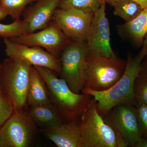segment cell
I'll return each instance as SVG.
<instances>
[{
    "label": "cell",
    "instance_id": "cell-1",
    "mask_svg": "<svg viewBox=\"0 0 147 147\" xmlns=\"http://www.w3.org/2000/svg\"><path fill=\"white\" fill-rule=\"evenodd\" d=\"M147 56V40L145 39L141 50L136 56L128 55L125 71L113 87L103 91H95L86 88L83 90L82 93L90 95L96 100L97 111L101 117L120 104L137 105L134 83L141 72L142 62Z\"/></svg>",
    "mask_w": 147,
    "mask_h": 147
},
{
    "label": "cell",
    "instance_id": "cell-2",
    "mask_svg": "<svg viewBox=\"0 0 147 147\" xmlns=\"http://www.w3.org/2000/svg\"><path fill=\"white\" fill-rule=\"evenodd\" d=\"M47 85L51 102L57 109L64 122L78 121L86 109L92 96L70 90L68 85L55 71L40 66H34Z\"/></svg>",
    "mask_w": 147,
    "mask_h": 147
},
{
    "label": "cell",
    "instance_id": "cell-3",
    "mask_svg": "<svg viewBox=\"0 0 147 147\" xmlns=\"http://www.w3.org/2000/svg\"><path fill=\"white\" fill-rule=\"evenodd\" d=\"M32 66L11 58L6 59L0 70V88L10 98L15 111L26 109Z\"/></svg>",
    "mask_w": 147,
    "mask_h": 147
},
{
    "label": "cell",
    "instance_id": "cell-4",
    "mask_svg": "<svg viewBox=\"0 0 147 147\" xmlns=\"http://www.w3.org/2000/svg\"><path fill=\"white\" fill-rule=\"evenodd\" d=\"M126 65V61L117 56L86 57L84 88L95 91L109 89L121 79Z\"/></svg>",
    "mask_w": 147,
    "mask_h": 147
},
{
    "label": "cell",
    "instance_id": "cell-5",
    "mask_svg": "<svg viewBox=\"0 0 147 147\" xmlns=\"http://www.w3.org/2000/svg\"><path fill=\"white\" fill-rule=\"evenodd\" d=\"M92 97L79 119L83 147H117L115 133L98 114Z\"/></svg>",
    "mask_w": 147,
    "mask_h": 147
},
{
    "label": "cell",
    "instance_id": "cell-6",
    "mask_svg": "<svg viewBox=\"0 0 147 147\" xmlns=\"http://www.w3.org/2000/svg\"><path fill=\"white\" fill-rule=\"evenodd\" d=\"M37 129L26 109L15 111L0 127V147L31 146Z\"/></svg>",
    "mask_w": 147,
    "mask_h": 147
},
{
    "label": "cell",
    "instance_id": "cell-7",
    "mask_svg": "<svg viewBox=\"0 0 147 147\" xmlns=\"http://www.w3.org/2000/svg\"><path fill=\"white\" fill-rule=\"evenodd\" d=\"M86 59V42L71 41L61 54L60 78L75 93H81L85 87Z\"/></svg>",
    "mask_w": 147,
    "mask_h": 147
},
{
    "label": "cell",
    "instance_id": "cell-8",
    "mask_svg": "<svg viewBox=\"0 0 147 147\" xmlns=\"http://www.w3.org/2000/svg\"><path fill=\"white\" fill-rule=\"evenodd\" d=\"M115 132L121 134L128 147H134L142 138L136 106L120 104L102 117Z\"/></svg>",
    "mask_w": 147,
    "mask_h": 147
},
{
    "label": "cell",
    "instance_id": "cell-9",
    "mask_svg": "<svg viewBox=\"0 0 147 147\" xmlns=\"http://www.w3.org/2000/svg\"><path fill=\"white\" fill-rule=\"evenodd\" d=\"M105 1L94 14L86 42V57H116L110 45L109 22L105 13Z\"/></svg>",
    "mask_w": 147,
    "mask_h": 147
},
{
    "label": "cell",
    "instance_id": "cell-10",
    "mask_svg": "<svg viewBox=\"0 0 147 147\" xmlns=\"http://www.w3.org/2000/svg\"><path fill=\"white\" fill-rule=\"evenodd\" d=\"M4 43L6 55L9 58L32 66L46 67L59 74L60 73V60L42 47L21 44L9 38H4Z\"/></svg>",
    "mask_w": 147,
    "mask_h": 147
},
{
    "label": "cell",
    "instance_id": "cell-11",
    "mask_svg": "<svg viewBox=\"0 0 147 147\" xmlns=\"http://www.w3.org/2000/svg\"><path fill=\"white\" fill-rule=\"evenodd\" d=\"M9 38L24 45L42 47L59 59L63 50L71 41L53 20L48 26L38 31Z\"/></svg>",
    "mask_w": 147,
    "mask_h": 147
},
{
    "label": "cell",
    "instance_id": "cell-12",
    "mask_svg": "<svg viewBox=\"0 0 147 147\" xmlns=\"http://www.w3.org/2000/svg\"><path fill=\"white\" fill-rule=\"evenodd\" d=\"M94 14L58 7L53 15V21L71 41L86 42Z\"/></svg>",
    "mask_w": 147,
    "mask_h": 147
},
{
    "label": "cell",
    "instance_id": "cell-13",
    "mask_svg": "<svg viewBox=\"0 0 147 147\" xmlns=\"http://www.w3.org/2000/svg\"><path fill=\"white\" fill-rule=\"evenodd\" d=\"M61 0H37L26 8L24 20L28 26L29 32L38 31L48 26L53 21L55 10Z\"/></svg>",
    "mask_w": 147,
    "mask_h": 147
},
{
    "label": "cell",
    "instance_id": "cell-14",
    "mask_svg": "<svg viewBox=\"0 0 147 147\" xmlns=\"http://www.w3.org/2000/svg\"><path fill=\"white\" fill-rule=\"evenodd\" d=\"M40 130L58 147H83L79 121L65 122Z\"/></svg>",
    "mask_w": 147,
    "mask_h": 147
},
{
    "label": "cell",
    "instance_id": "cell-15",
    "mask_svg": "<svg viewBox=\"0 0 147 147\" xmlns=\"http://www.w3.org/2000/svg\"><path fill=\"white\" fill-rule=\"evenodd\" d=\"M119 35L137 47H142L147 33V9H144L136 18L117 26Z\"/></svg>",
    "mask_w": 147,
    "mask_h": 147
},
{
    "label": "cell",
    "instance_id": "cell-16",
    "mask_svg": "<svg viewBox=\"0 0 147 147\" xmlns=\"http://www.w3.org/2000/svg\"><path fill=\"white\" fill-rule=\"evenodd\" d=\"M27 111L40 129L54 127L64 122L57 109L52 102L28 106Z\"/></svg>",
    "mask_w": 147,
    "mask_h": 147
},
{
    "label": "cell",
    "instance_id": "cell-17",
    "mask_svg": "<svg viewBox=\"0 0 147 147\" xmlns=\"http://www.w3.org/2000/svg\"><path fill=\"white\" fill-rule=\"evenodd\" d=\"M50 102L45 81L36 68L34 66L32 67L27 96L28 106Z\"/></svg>",
    "mask_w": 147,
    "mask_h": 147
},
{
    "label": "cell",
    "instance_id": "cell-18",
    "mask_svg": "<svg viewBox=\"0 0 147 147\" xmlns=\"http://www.w3.org/2000/svg\"><path fill=\"white\" fill-rule=\"evenodd\" d=\"M114 8V14L128 22L139 16L144 9L132 0H117L110 3Z\"/></svg>",
    "mask_w": 147,
    "mask_h": 147
},
{
    "label": "cell",
    "instance_id": "cell-19",
    "mask_svg": "<svg viewBox=\"0 0 147 147\" xmlns=\"http://www.w3.org/2000/svg\"><path fill=\"white\" fill-rule=\"evenodd\" d=\"M105 0H61L59 8L74 9L87 13H94L98 10Z\"/></svg>",
    "mask_w": 147,
    "mask_h": 147
},
{
    "label": "cell",
    "instance_id": "cell-20",
    "mask_svg": "<svg viewBox=\"0 0 147 147\" xmlns=\"http://www.w3.org/2000/svg\"><path fill=\"white\" fill-rule=\"evenodd\" d=\"M28 32V26L24 20H15L9 24L0 23V37L4 38L19 36Z\"/></svg>",
    "mask_w": 147,
    "mask_h": 147
},
{
    "label": "cell",
    "instance_id": "cell-21",
    "mask_svg": "<svg viewBox=\"0 0 147 147\" xmlns=\"http://www.w3.org/2000/svg\"><path fill=\"white\" fill-rule=\"evenodd\" d=\"M37 0H0V5L7 11L13 20L20 19L26 7Z\"/></svg>",
    "mask_w": 147,
    "mask_h": 147
},
{
    "label": "cell",
    "instance_id": "cell-22",
    "mask_svg": "<svg viewBox=\"0 0 147 147\" xmlns=\"http://www.w3.org/2000/svg\"><path fill=\"white\" fill-rule=\"evenodd\" d=\"M134 90L137 103L147 106V78L141 71L135 80Z\"/></svg>",
    "mask_w": 147,
    "mask_h": 147
},
{
    "label": "cell",
    "instance_id": "cell-23",
    "mask_svg": "<svg viewBox=\"0 0 147 147\" xmlns=\"http://www.w3.org/2000/svg\"><path fill=\"white\" fill-rule=\"evenodd\" d=\"M14 111L10 98L0 88V127Z\"/></svg>",
    "mask_w": 147,
    "mask_h": 147
},
{
    "label": "cell",
    "instance_id": "cell-24",
    "mask_svg": "<svg viewBox=\"0 0 147 147\" xmlns=\"http://www.w3.org/2000/svg\"><path fill=\"white\" fill-rule=\"evenodd\" d=\"M135 106L142 137L147 138V106L139 103Z\"/></svg>",
    "mask_w": 147,
    "mask_h": 147
},
{
    "label": "cell",
    "instance_id": "cell-25",
    "mask_svg": "<svg viewBox=\"0 0 147 147\" xmlns=\"http://www.w3.org/2000/svg\"><path fill=\"white\" fill-rule=\"evenodd\" d=\"M117 0H105L106 3L110 4V3ZM139 4L144 9H147V0H132Z\"/></svg>",
    "mask_w": 147,
    "mask_h": 147
},
{
    "label": "cell",
    "instance_id": "cell-26",
    "mask_svg": "<svg viewBox=\"0 0 147 147\" xmlns=\"http://www.w3.org/2000/svg\"><path fill=\"white\" fill-rule=\"evenodd\" d=\"M134 147H147V138L142 137Z\"/></svg>",
    "mask_w": 147,
    "mask_h": 147
},
{
    "label": "cell",
    "instance_id": "cell-27",
    "mask_svg": "<svg viewBox=\"0 0 147 147\" xmlns=\"http://www.w3.org/2000/svg\"><path fill=\"white\" fill-rule=\"evenodd\" d=\"M141 71L147 78V59L146 58L142 62Z\"/></svg>",
    "mask_w": 147,
    "mask_h": 147
},
{
    "label": "cell",
    "instance_id": "cell-28",
    "mask_svg": "<svg viewBox=\"0 0 147 147\" xmlns=\"http://www.w3.org/2000/svg\"><path fill=\"white\" fill-rule=\"evenodd\" d=\"M8 15L7 11L0 5V20L4 19Z\"/></svg>",
    "mask_w": 147,
    "mask_h": 147
},
{
    "label": "cell",
    "instance_id": "cell-29",
    "mask_svg": "<svg viewBox=\"0 0 147 147\" xmlns=\"http://www.w3.org/2000/svg\"><path fill=\"white\" fill-rule=\"evenodd\" d=\"M145 39L146 40H147V33L146 34V36L145 37ZM146 59H147V56H146Z\"/></svg>",
    "mask_w": 147,
    "mask_h": 147
},
{
    "label": "cell",
    "instance_id": "cell-30",
    "mask_svg": "<svg viewBox=\"0 0 147 147\" xmlns=\"http://www.w3.org/2000/svg\"><path fill=\"white\" fill-rule=\"evenodd\" d=\"M1 64H0V70H1Z\"/></svg>",
    "mask_w": 147,
    "mask_h": 147
}]
</instances>
